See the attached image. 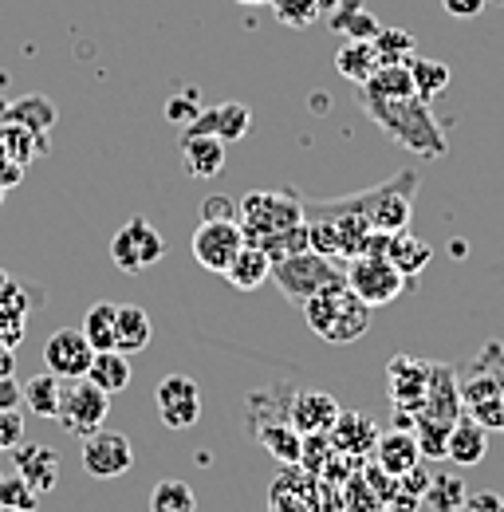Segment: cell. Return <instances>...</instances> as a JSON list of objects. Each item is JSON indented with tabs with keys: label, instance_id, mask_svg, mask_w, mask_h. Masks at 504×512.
<instances>
[{
	"label": "cell",
	"instance_id": "obj_8",
	"mask_svg": "<svg viewBox=\"0 0 504 512\" xmlns=\"http://www.w3.org/2000/svg\"><path fill=\"white\" fill-rule=\"evenodd\" d=\"M111 414V394L99 390L87 375L83 379H63V394H60V418L63 426L75 434V438H87L95 430H103Z\"/></svg>",
	"mask_w": 504,
	"mask_h": 512
},
{
	"label": "cell",
	"instance_id": "obj_44",
	"mask_svg": "<svg viewBox=\"0 0 504 512\" xmlns=\"http://www.w3.org/2000/svg\"><path fill=\"white\" fill-rule=\"evenodd\" d=\"M201 111H205V107H201L197 87H182L178 95H170V99H166V119H170V123H178V127H189Z\"/></svg>",
	"mask_w": 504,
	"mask_h": 512
},
{
	"label": "cell",
	"instance_id": "obj_16",
	"mask_svg": "<svg viewBox=\"0 0 504 512\" xmlns=\"http://www.w3.org/2000/svg\"><path fill=\"white\" fill-rule=\"evenodd\" d=\"M378 430L375 422L363 414V410H339V418H335V426L327 430V438H331V446L335 453H343V457H355V461H367L378 446Z\"/></svg>",
	"mask_w": 504,
	"mask_h": 512
},
{
	"label": "cell",
	"instance_id": "obj_38",
	"mask_svg": "<svg viewBox=\"0 0 504 512\" xmlns=\"http://www.w3.org/2000/svg\"><path fill=\"white\" fill-rule=\"evenodd\" d=\"M343 501H347V512H386V497L375 489L363 465L343 481Z\"/></svg>",
	"mask_w": 504,
	"mask_h": 512
},
{
	"label": "cell",
	"instance_id": "obj_4",
	"mask_svg": "<svg viewBox=\"0 0 504 512\" xmlns=\"http://www.w3.org/2000/svg\"><path fill=\"white\" fill-rule=\"evenodd\" d=\"M237 209H241L237 221L245 229V241L252 245L308 221V201L296 190H252L237 201Z\"/></svg>",
	"mask_w": 504,
	"mask_h": 512
},
{
	"label": "cell",
	"instance_id": "obj_2",
	"mask_svg": "<svg viewBox=\"0 0 504 512\" xmlns=\"http://www.w3.org/2000/svg\"><path fill=\"white\" fill-rule=\"evenodd\" d=\"M457 390L465 414H473L485 430H504V339L485 343L457 371Z\"/></svg>",
	"mask_w": 504,
	"mask_h": 512
},
{
	"label": "cell",
	"instance_id": "obj_23",
	"mask_svg": "<svg viewBox=\"0 0 504 512\" xmlns=\"http://www.w3.org/2000/svg\"><path fill=\"white\" fill-rule=\"evenodd\" d=\"M249 434L268 449L280 465H300L304 434H300L288 418H260V422H249Z\"/></svg>",
	"mask_w": 504,
	"mask_h": 512
},
{
	"label": "cell",
	"instance_id": "obj_43",
	"mask_svg": "<svg viewBox=\"0 0 504 512\" xmlns=\"http://www.w3.org/2000/svg\"><path fill=\"white\" fill-rule=\"evenodd\" d=\"M268 4H272L276 20L288 24V28H312L315 20L323 16L315 0H268Z\"/></svg>",
	"mask_w": 504,
	"mask_h": 512
},
{
	"label": "cell",
	"instance_id": "obj_42",
	"mask_svg": "<svg viewBox=\"0 0 504 512\" xmlns=\"http://www.w3.org/2000/svg\"><path fill=\"white\" fill-rule=\"evenodd\" d=\"M0 509H16V512H36L40 509V493L20 477H0Z\"/></svg>",
	"mask_w": 504,
	"mask_h": 512
},
{
	"label": "cell",
	"instance_id": "obj_39",
	"mask_svg": "<svg viewBox=\"0 0 504 512\" xmlns=\"http://www.w3.org/2000/svg\"><path fill=\"white\" fill-rule=\"evenodd\" d=\"M150 512H197V493L186 481L166 477L150 489Z\"/></svg>",
	"mask_w": 504,
	"mask_h": 512
},
{
	"label": "cell",
	"instance_id": "obj_26",
	"mask_svg": "<svg viewBox=\"0 0 504 512\" xmlns=\"http://www.w3.org/2000/svg\"><path fill=\"white\" fill-rule=\"evenodd\" d=\"M52 150V142H48V134H36V130L20 127V123H0V154H8L16 166H32L36 158H44Z\"/></svg>",
	"mask_w": 504,
	"mask_h": 512
},
{
	"label": "cell",
	"instance_id": "obj_49",
	"mask_svg": "<svg viewBox=\"0 0 504 512\" xmlns=\"http://www.w3.org/2000/svg\"><path fill=\"white\" fill-rule=\"evenodd\" d=\"M20 406H24V386L12 375H4L0 379V410H20Z\"/></svg>",
	"mask_w": 504,
	"mask_h": 512
},
{
	"label": "cell",
	"instance_id": "obj_52",
	"mask_svg": "<svg viewBox=\"0 0 504 512\" xmlns=\"http://www.w3.org/2000/svg\"><path fill=\"white\" fill-rule=\"evenodd\" d=\"M12 367H16V363H12V347H4V343H0V379H4V375H12Z\"/></svg>",
	"mask_w": 504,
	"mask_h": 512
},
{
	"label": "cell",
	"instance_id": "obj_10",
	"mask_svg": "<svg viewBox=\"0 0 504 512\" xmlns=\"http://www.w3.org/2000/svg\"><path fill=\"white\" fill-rule=\"evenodd\" d=\"M189 249H193V260L201 268L225 276V268L233 264V256L245 249V229H241V221H209L205 217L193 229V245Z\"/></svg>",
	"mask_w": 504,
	"mask_h": 512
},
{
	"label": "cell",
	"instance_id": "obj_7",
	"mask_svg": "<svg viewBox=\"0 0 504 512\" xmlns=\"http://www.w3.org/2000/svg\"><path fill=\"white\" fill-rule=\"evenodd\" d=\"M343 280L371 308H386L406 292V276L390 264V256H355V260H347L343 264Z\"/></svg>",
	"mask_w": 504,
	"mask_h": 512
},
{
	"label": "cell",
	"instance_id": "obj_6",
	"mask_svg": "<svg viewBox=\"0 0 504 512\" xmlns=\"http://www.w3.org/2000/svg\"><path fill=\"white\" fill-rule=\"evenodd\" d=\"M414 197H418V174L414 170H398L390 182L359 193V209H363L367 225L378 229V233H402V229H410Z\"/></svg>",
	"mask_w": 504,
	"mask_h": 512
},
{
	"label": "cell",
	"instance_id": "obj_37",
	"mask_svg": "<svg viewBox=\"0 0 504 512\" xmlns=\"http://www.w3.org/2000/svg\"><path fill=\"white\" fill-rule=\"evenodd\" d=\"M465 477L461 473H449V469H441L430 477V485H426V509L430 512H457L461 509V501H465Z\"/></svg>",
	"mask_w": 504,
	"mask_h": 512
},
{
	"label": "cell",
	"instance_id": "obj_31",
	"mask_svg": "<svg viewBox=\"0 0 504 512\" xmlns=\"http://www.w3.org/2000/svg\"><path fill=\"white\" fill-rule=\"evenodd\" d=\"M115 331H119V351L123 355H138L150 347L154 339V327H150V316L138 308V304H119V320H115Z\"/></svg>",
	"mask_w": 504,
	"mask_h": 512
},
{
	"label": "cell",
	"instance_id": "obj_22",
	"mask_svg": "<svg viewBox=\"0 0 504 512\" xmlns=\"http://www.w3.org/2000/svg\"><path fill=\"white\" fill-rule=\"evenodd\" d=\"M489 453V430L473 418V414H461L449 430V442H445V461H453L457 469H473L481 465Z\"/></svg>",
	"mask_w": 504,
	"mask_h": 512
},
{
	"label": "cell",
	"instance_id": "obj_50",
	"mask_svg": "<svg viewBox=\"0 0 504 512\" xmlns=\"http://www.w3.org/2000/svg\"><path fill=\"white\" fill-rule=\"evenodd\" d=\"M485 4H489V0H441V8H445L449 16H457V20H473V16H481Z\"/></svg>",
	"mask_w": 504,
	"mask_h": 512
},
{
	"label": "cell",
	"instance_id": "obj_15",
	"mask_svg": "<svg viewBox=\"0 0 504 512\" xmlns=\"http://www.w3.org/2000/svg\"><path fill=\"white\" fill-rule=\"evenodd\" d=\"M91 359H95V347L87 343L83 327H60L44 343V367L60 379H83L91 371Z\"/></svg>",
	"mask_w": 504,
	"mask_h": 512
},
{
	"label": "cell",
	"instance_id": "obj_32",
	"mask_svg": "<svg viewBox=\"0 0 504 512\" xmlns=\"http://www.w3.org/2000/svg\"><path fill=\"white\" fill-rule=\"evenodd\" d=\"M8 123H20V127L36 130V134H48V130L56 127V119H60V111H56V103L48 99V95H24V99H16V103H8V115H4Z\"/></svg>",
	"mask_w": 504,
	"mask_h": 512
},
{
	"label": "cell",
	"instance_id": "obj_48",
	"mask_svg": "<svg viewBox=\"0 0 504 512\" xmlns=\"http://www.w3.org/2000/svg\"><path fill=\"white\" fill-rule=\"evenodd\" d=\"M319 512H347V501H343V481L319 477Z\"/></svg>",
	"mask_w": 504,
	"mask_h": 512
},
{
	"label": "cell",
	"instance_id": "obj_21",
	"mask_svg": "<svg viewBox=\"0 0 504 512\" xmlns=\"http://www.w3.org/2000/svg\"><path fill=\"white\" fill-rule=\"evenodd\" d=\"M225 158H229V146L213 134H193V130H182V162H186L189 178H217L225 170Z\"/></svg>",
	"mask_w": 504,
	"mask_h": 512
},
{
	"label": "cell",
	"instance_id": "obj_19",
	"mask_svg": "<svg viewBox=\"0 0 504 512\" xmlns=\"http://www.w3.org/2000/svg\"><path fill=\"white\" fill-rule=\"evenodd\" d=\"M461 414H465V406H461V390H457V371L445 367V363H434L430 390H426V402H422L418 418H430V422H441V426H453Z\"/></svg>",
	"mask_w": 504,
	"mask_h": 512
},
{
	"label": "cell",
	"instance_id": "obj_46",
	"mask_svg": "<svg viewBox=\"0 0 504 512\" xmlns=\"http://www.w3.org/2000/svg\"><path fill=\"white\" fill-rule=\"evenodd\" d=\"M457 512H504V497L497 489H481V493H465Z\"/></svg>",
	"mask_w": 504,
	"mask_h": 512
},
{
	"label": "cell",
	"instance_id": "obj_53",
	"mask_svg": "<svg viewBox=\"0 0 504 512\" xmlns=\"http://www.w3.org/2000/svg\"><path fill=\"white\" fill-rule=\"evenodd\" d=\"M315 4H319V12H327V16H331V12H335L343 0H315Z\"/></svg>",
	"mask_w": 504,
	"mask_h": 512
},
{
	"label": "cell",
	"instance_id": "obj_56",
	"mask_svg": "<svg viewBox=\"0 0 504 512\" xmlns=\"http://www.w3.org/2000/svg\"><path fill=\"white\" fill-rule=\"evenodd\" d=\"M489 4H504V0H489Z\"/></svg>",
	"mask_w": 504,
	"mask_h": 512
},
{
	"label": "cell",
	"instance_id": "obj_55",
	"mask_svg": "<svg viewBox=\"0 0 504 512\" xmlns=\"http://www.w3.org/2000/svg\"><path fill=\"white\" fill-rule=\"evenodd\" d=\"M4 193H8V190H4V186H0V205H4Z\"/></svg>",
	"mask_w": 504,
	"mask_h": 512
},
{
	"label": "cell",
	"instance_id": "obj_54",
	"mask_svg": "<svg viewBox=\"0 0 504 512\" xmlns=\"http://www.w3.org/2000/svg\"><path fill=\"white\" fill-rule=\"evenodd\" d=\"M237 4H268V0H237Z\"/></svg>",
	"mask_w": 504,
	"mask_h": 512
},
{
	"label": "cell",
	"instance_id": "obj_57",
	"mask_svg": "<svg viewBox=\"0 0 504 512\" xmlns=\"http://www.w3.org/2000/svg\"><path fill=\"white\" fill-rule=\"evenodd\" d=\"M0 512H16V509H0Z\"/></svg>",
	"mask_w": 504,
	"mask_h": 512
},
{
	"label": "cell",
	"instance_id": "obj_24",
	"mask_svg": "<svg viewBox=\"0 0 504 512\" xmlns=\"http://www.w3.org/2000/svg\"><path fill=\"white\" fill-rule=\"evenodd\" d=\"M371 457H375V465L386 477H402V473H410L414 465L426 461L422 449H418V438L410 430H386V434H378V446Z\"/></svg>",
	"mask_w": 504,
	"mask_h": 512
},
{
	"label": "cell",
	"instance_id": "obj_36",
	"mask_svg": "<svg viewBox=\"0 0 504 512\" xmlns=\"http://www.w3.org/2000/svg\"><path fill=\"white\" fill-rule=\"evenodd\" d=\"M60 394H63V379L44 371V375H32L24 383V406L36 414V418H56L60 414Z\"/></svg>",
	"mask_w": 504,
	"mask_h": 512
},
{
	"label": "cell",
	"instance_id": "obj_40",
	"mask_svg": "<svg viewBox=\"0 0 504 512\" xmlns=\"http://www.w3.org/2000/svg\"><path fill=\"white\" fill-rule=\"evenodd\" d=\"M378 52V64H406L414 52H418V44H414V36L406 32V28H378V36L371 40Z\"/></svg>",
	"mask_w": 504,
	"mask_h": 512
},
{
	"label": "cell",
	"instance_id": "obj_45",
	"mask_svg": "<svg viewBox=\"0 0 504 512\" xmlns=\"http://www.w3.org/2000/svg\"><path fill=\"white\" fill-rule=\"evenodd\" d=\"M24 442V414L20 410H0V453L20 446Z\"/></svg>",
	"mask_w": 504,
	"mask_h": 512
},
{
	"label": "cell",
	"instance_id": "obj_18",
	"mask_svg": "<svg viewBox=\"0 0 504 512\" xmlns=\"http://www.w3.org/2000/svg\"><path fill=\"white\" fill-rule=\"evenodd\" d=\"M339 402L327 390H292V406H288V422L300 434H327L339 418Z\"/></svg>",
	"mask_w": 504,
	"mask_h": 512
},
{
	"label": "cell",
	"instance_id": "obj_11",
	"mask_svg": "<svg viewBox=\"0 0 504 512\" xmlns=\"http://www.w3.org/2000/svg\"><path fill=\"white\" fill-rule=\"evenodd\" d=\"M83 449H79V461H83V469L91 473V477H99V481H111V477H123L130 473V465H134V449L126 442V434L119 430H95V434H87V438H79Z\"/></svg>",
	"mask_w": 504,
	"mask_h": 512
},
{
	"label": "cell",
	"instance_id": "obj_20",
	"mask_svg": "<svg viewBox=\"0 0 504 512\" xmlns=\"http://www.w3.org/2000/svg\"><path fill=\"white\" fill-rule=\"evenodd\" d=\"M186 130H193V134H213L225 146H233V142H241L252 130V111L245 103H217V107H205Z\"/></svg>",
	"mask_w": 504,
	"mask_h": 512
},
{
	"label": "cell",
	"instance_id": "obj_12",
	"mask_svg": "<svg viewBox=\"0 0 504 512\" xmlns=\"http://www.w3.org/2000/svg\"><path fill=\"white\" fill-rule=\"evenodd\" d=\"M154 406L166 430H189L201 418V390L189 375H166L154 386Z\"/></svg>",
	"mask_w": 504,
	"mask_h": 512
},
{
	"label": "cell",
	"instance_id": "obj_30",
	"mask_svg": "<svg viewBox=\"0 0 504 512\" xmlns=\"http://www.w3.org/2000/svg\"><path fill=\"white\" fill-rule=\"evenodd\" d=\"M430 465H414L410 473L394 477V489H390V501H386V512H418L422 501H426V485H430Z\"/></svg>",
	"mask_w": 504,
	"mask_h": 512
},
{
	"label": "cell",
	"instance_id": "obj_3",
	"mask_svg": "<svg viewBox=\"0 0 504 512\" xmlns=\"http://www.w3.org/2000/svg\"><path fill=\"white\" fill-rule=\"evenodd\" d=\"M371 304H363L347 284L339 288H327L312 300H304V320L312 327L323 343H335V347H347L355 339L367 335L371 327Z\"/></svg>",
	"mask_w": 504,
	"mask_h": 512
},
{
	"label": "cell",
	"instance_id": "obj_35",
	"mask_svg": "<svg viewBox=\"0 0 504 512\" xmlns=\"http://www.w3.org/2000/svg\"><path fill=\"white\" fill-rule=\"evenodd\" d=\"M410 67V79H414V95L422 99V103H434L438 95H445V87H449V64H441V60H430V56H410L406 60Z\"/></svg>",
	"mask_w": 504,
	"mask_h": 512
},
{
	"label": "cell",
	"instance_id": "obj_47",
	"mask_svg": "<svg viewBox=\"0 0 504 512\" xmlns=\"http://www.w3.org/2000/svg\"><path fill=\"white\" fill-rule=\"evenodd\" d=\"M201 213H205L209 221H237V217H241L237 201H233V197H225V193H213V197H205Z\"/></svg>",
	"mask_w": 504,
	"mask_h": 512
},
{
	"label": "cell",
	"instance_id": "obj_41",
	"mask_svg": "<svg viewBox=\"0 0 504 512\" xmlns=\"http://www.w3.org/2000/svg\"><path fill=\"white\" fill-rule=\"evenodd\" d=\"M268 260L276 264V260H284V256H296L304 253V249H312V237H308V221L304 225H296V229H284V233H272V237H264V241H256Z\"/></svg>",
	"mask_w": 504,
	"mask_h": 512
},
{
	"label": "cell",
	"instance_id": "obj_25",
	"mask_svg": "<svg viewBox=\"0 0 504 512\" xmlns=\"http://www.w3.org/2000/svg\"><path fill=\"white\" fill-rule=\"evenodd\" d=\"M225 280H229L237 292H256L260 284L272 280V260H268V253H264L260 245L245 241V249L233 256V264L225 268Z\"/></svg>",
	"mask_w": 504,
	"mask_h": 512
},
{
	"label": "cell",
	"instance_id": "obj_27",
	"mask_svg": "<svg viewBox=\"0 0 504 512\" xmlns=\"http://www.w3.org/2000/svg\"><path fill=\"white\" fill-rule=\"evenodd\" d=\"M386 256H390V264L406 276V288H414V284H418V276L426 272V264L434 260V249H430L422 237H414V233H406V229H402V233H394V237H390V253Z\"/></svg>",
	"mask_w": 504,
	"mask_h": 512
},
{
	"label": "cell",
	"instance_id": "obj_34",
	"mask_svg": "<svg viewBox=\"0 0 504 512\" xmlns=\"http://www.w3.org/2000/svg\"><path fill=\"white\" fill-rule=\"evenodd\" d=\"M130 355L123 351H95V359H91V371H87V379L99 386V390H107V394H119L130 386Z\"/></svg>",
	"mask_w": 504,
	"mask_h": 512
},
{
	"label": "cell",
	"instance_id": "obj_13",
	"mask_svg": "<svg viewBox=\"0 0 504 512\" xmlns=\"http://www.w3.org/2000/svg\"><path fill=\"white\" fill-rule=\"evenodd\" d=\"M268 512H319V477L304 465H280L268 489Z\"/></svg>",
	"mask_w": 504,
	"mask_h": 512
},
{
	"label": "cell",
	"instance_id": "obj_51",
	"mask_svg": "<svg viewBox=\"0 0 504 512\" xmlns=\"http://www.w3.org/2000/svg\"><path fill=\"white\" fill-rule=\"evenodd\" d=\"M20 178H24V166H16L8 154H0V186L12 190V186H20Z\"/></svg>",
	"mask_w": 504,
	"mask_h": 512
},
{
	"label": "cell",
	"instance_id": "obj_29",
	"mask_svg": "<svg viewBox=\"0 0 504 512\" xmlns=\"http://www.w3.org/2000/svg\"><path fill=\"white\" fill-rule=\"evenodd\" d=\"M335 67H339V75L347 79V83H367L371 75H375L378 67V52L371 40H347L339 52H335Z\"/></svg>",
	"mask_w": 504,
	"mask_h": 512
},
{
	"label": "cell",
	"instance_id": "obj_17",
	"mask_svg": "<svg viewBox=\"0 0 504 512\" xmlns=\"http://www.w3.org/2000/svg\"><path fill=\"white\" fill-rule=\"evenodd\" d=\"M12 465H16V473L44 497V493H52L56 485H60V473H63V461L60 453L52 446H40V442H20V446L12 449Z\"/></svg>",
	"mask_w": 504,
	"mask_h": 512
},
{
	"label": "cell",
	"instance_id": "obj_14",
	"mask_svg": "<svg viewBox=\"0 0 504 512\" xmlns=\"http://www.w3.org/2000/svg\"><path fill=\"white\" fill-rule=\"evenodd\" d=\"M430 375H434V363H430V359L394 355L390 367H386V386H390L394 406L418 414L422 402H426V390H430Z\"/></svg>",
	"mask_w": 504,
	"mask_h": 512
},
{
	"label": "cell",
	"instance_id": "obj_5",
	"mask_svg": "<svg viewBox=\"0 0 504 512\" xmlns=\"http://www.w3.org/2000/svg\"><path fill=\"white\" fill-rule=\"evenodd\" d=\"M272 280H276V288H280L288 300H296V304L312 300V296L327 292V288L347 284V280H343V264L331 260V256L315 253V249H304V253L276 260V264H272Z\"/></svg>",
	"mask_w": 504,
	"mask_h": 512
},
{
	"label": "cell",
	"instance_id": "obj_9",
	"mask_svg": "<svg viewBox=\"0 0 504 512\" xmlns=\"http://www.w3.org/2000/svg\"><path fill=\"white\" fill-rule=\"evenodd\" d=\"M162 256H166V237L146 217H130L123 229L111 237V260L126 276L154 268Z\"/></svg>",
	"mask_w": 504,
	"mask_h": 512
},
{
	"label": "cell",
	"instance_id": "obj_33",
	"mask_svg": "<svg viewBox=\"0 0 504 512\" xmlns=\"http://www.w3.org/2000/svg\"><path fill=\"white\" fill-rule=\"evenodd\" d=\"M115 320H119V304H111V300H99V304L87 308V316H83V335H87V343H91L95 351H119V347H115V343H119Z\"/></svg>",
	"mask_w": 504,
	"mask_h": 512
},
{
	"label": "cell",
	"instance_id": "obj_28",
	"mask_svg": "<svg viewBox=\"0 0 504 512\" xmlns=\"http://www.w3.org/2000/svg\"><path fill=\"white\" fill-rule=\"evenodd\" d=\"M331 28L347 40H375L382 20L363 4V0H343L335 12H331Z\"/></svg>",
	"mask_w": 504,
	"mask_h": 512
},
{
	"label": "cell",
	"instance_id": "obj_1",
	"mask_svg": "<svg viewBox=\"0 0 504 512\" xmlns=\"http://www.w3.org/2000/svg\"><path fill=\"white\" fill-rule=\"evenodd\" d=\"M355 107L375 123L390 142H398L402 150H414L430 162L445 158L449 138L441 130L434 103H422L418 95H402V99H386V95H371L367 87H355Z\"/></svg>",
	"mask_w": 504,
	"mask_h": 512
}]
</instances>
